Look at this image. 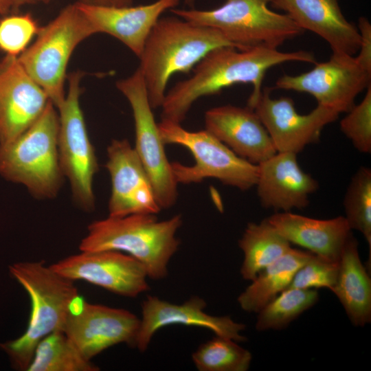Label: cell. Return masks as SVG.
Listing matches in <instances>:
<instances>
[{"mask_svg":"<svg viewBox=\"0 0 371 371\" xmlns=\"http://www.w3.org/2000/svg\"><path fill=\"white\" fill-rule=\"evenodd\" d=\"M291 61L316 63L313 54L304 50L284 52L266 47L247 50L231 46L216 48L194 66L190 78L177 82L166 93L161 106V120L181 124L196 100L238 83L253 86L247 105L252 109L262 90L266 72L273 66Z\"/></svg>","mask_w":371,"mask_h":371,"instance_id":"6da1fadb","label":"cell"},{"mask_svg":"<svg viewBox=\"0 0 371 371\" xmlns=\"http://www.w3.org/2000/svg\"><path fill=\"white\" fill-rule=\"evenodd\" d=\"M224 46L235 47L216 29L180 17L159 18L139 57V68L152 108L161 107L173 74L188 73L210 51Z\"/></svg>","mask_w":371,"mask_h":371,"instance_id":"7a4b0ae2","label":"cell"},{"mask_svg":"<svg viewBox=\"0 0 371 371\" xmlns=\"http://www.w3.org/2000/svg\"><path fill=\"white\" fill-rule=\"evenodd\" d=\"M182 223L180 214L166 220L151 214L108 216L89 225L79 249L125 253L144 265L148 278L160 280L168 276L169 262L179 247L177 233Z\"/></svg>","mask_w":371,"mask_h":371,"instance_id":"3957f363","label":"cell"},{"mask_svg":"<svg viewBox=\"0 0 371 371\" xmlns=\"http://www.w3.org/2000/svg\"><path fill=\"white\" fill-rule=\"evenodd\" d=\"M10 274L27 293L31 313L25 332L16 339L0 343L15 369L26 370L38 342L63 328L74 300L79 296L74 282L42 262H20L9 267Z\"/></svg>","mask_w":371,"mask_h":371,"instance_id":"277c9868","label":"cell"},{"mask_svg":"<svg viewBox=\"0 0 371 371\" xmlns=\"http://www.w3.org/2000/svg\"><path fill=\"white\" fill-rule=\"evenodd\" d=\"M57 109L49 101L39 117L12 142L0 146V175L35 198L57 196L64 176L59 161Z\"/></svg>","mask_w":371,"mask_h":371,"instance_id":"5b68a950","label":"cell"},{"mask_svg":"<svg viewBox=\"0 0 371 371\" xmlns=\"http://www.w3.org/2000/svg\"><path fill=\"white\" fill-rule=\"evenodd\" d=\"M271 0H226L210 10L172 8L179 17L196 25L213 27L239 50L257 47L278 49L301 35L302 30L287 14L271 10Z\"/></svg>","mask_w":371,"mask_h":371,"instance_id":"8992f818","label":"cell"},{"mask_svg":"<svg viewBox=\"0 0 371 371\" xmlns=\"http://www.w3.org/2000/svg\"><path fill=\"white\" fill-rule=\"evenodd\" d=\"M94 34L77 3L70 4L39 27L35 41L17 57L56 109L65 98L66 71L74 50Z\"/></svg>","mask_w":371,"mask_h":371,"instance_id":"52a82bcc","label":"cell"},{"mask_svg":"<svg viewBox=\"0 0 371 371\" xmlns=\"http://www.w3.org/2000/svg\"><path fill=\"white\" fill-rule=\"evenodd\" d=\"M158 128L165 145L182 146L190 150L194 159L191 166L170 162L177 183H199L214 178L242 191L256 186L258 165L238 156L207 130L189 131L181 124L167 120H161Z\"/></svg>","mask_w":371,"mask_h":371,"instance_id":"ba28073f","label":"cell"},{"mask_svg":"<svg viewBox=\"0 0 371 371\" xmlns=\"http://www.w3.org/2000/svg\"><path fill=\"white\" fill-rule=\"evenodd\" d=\"M82 76L80 71L69 75L68 91L57 109L58 148L63 175L69 182L74 202L82 210L91 212L95 208L93 181L98 163L80 103Z\"/></svg>","mask_w":371,"mask_h":371,"instance_id":"9c48e42d","label":"cell"},{"mask_svg":"<svg viewBox=\"0 0 371 371\" xmlns=\"http://www.w3.org/2000/svg\"><path fill=\"white\" fill-rule=\"evenodd\" d=\"M116 87L133 111V147L148 174L161 209H168L177 201L178 183L173 177L139 68L129 77L118 80Z\"/></svg>","mask_w":371,"mask_h":371,"instance_id":"30bf717a","label":"cell"},{"mask_svg":"<svg viewBox=\"0 0 371 371\" xmlns=\"http://www.w3.org/2000/svg\"><path fill=\"white\" fill-rule=\"evenodd\" d=\"M370 84L371 73L354 56L333 53L328 60L315 63L307 72L282 76L273 88L309 93L317 104L341 113L350 111L356 97Z\"/></svg>","mask_w":371,"mask_h":371,"instance_id":"8fae6325","label":"cell"},{"mask_svg":"<svg viewBox=\"0 0 371 371\" xmlns=\"http://www.w3.org/2000/svg\"><path fill=\"white\" fill-rule=\"evenodd\" d=\"M139 324L140 319L126 309L90 304L78 296L63 331L91 360L119 344L134 348Z\"/></svg>","mask_w":371,"mask_h":371,"instance_id":"7c38bea8","label":"cell"},{"mask_svg":"<svg viewBox=\"0 0 371 371\" xmlns=\"http://www.w3.org/2000/svg\"><path fill=\"white\" fill-rule=\"evenodd\" d=\"M49 267L71 281H86L126 297H137L150 289L144 265L118 251H80Z\"/></svg>","mask_w":371,"mask_h":371,"instance_id":"4fadbf2b","label":"cell"},{"mask_svg":"<svg viewBox=\"0 0 371 371\" xmlns=\"http://www.w3.org/2000/svg\"><path fill=\"white\" fill-rule=\"evenodd\" d=\"M265 88L252 106L267 129L277 153L297 155L319 141L324 128L337 120L339 113L317 104L307 114L299 113L289 97L273 99Z\"/></svg>","mask_w":371,"mask_h":371,"instance_id":"5bb4252c","label":"cell"},{"mask_svg":"<svg viewBox=\"0 0 371 371\" xmlns=\"http://www.w3.org/2000/svg\"><path fill=\"white\" fill-rule=\"evenodd\" d=\"M111 183L109 216L157 214L161 210L148 174L134 147L126 139H113L106 149Z\"/></svg>","mask_w":371,"mask_h":371,"instance_id":"9a60e30c","label":"cell"},{"mask_svg":"<svg viewBox=\"0 0 371 371\" xmlns=\"http://www.w3.org/2000/svg\"><path fill=\"white\" fill-rule=\"evenodd\" d=\"M205 300L192 296L181 304H174L155 295H148L141 306L142 317L135 347L141 352L147 350L157 331L171 325H184L210 330L215 335L236 342L247 338L241 334L245 325L229 316H214L207 313Z\"/></svg>","mask_w":371,"mask_h":371,"instance_id":"2e32d148","label":"cell"},{"mask_svg":"<svg viewBox=\"0 0 371 371\" xmlns=\"http://www.w3.org/2000/svg\"><path fill=\"white\" fill-rule=\"evenodd\" d=\"M49 100L18 58L0 60V146L24 133L41 115Z\"/></svg>","mask_w":371,"mask_h":371,"instance_id":"e0dca14e","label":"cell"},{"mask_svg":"<svg viewBox=\"0 0 371 371\" xmlns=\"http://www.w3.org/2000/svg\"><path fill=\"white\" fill-rule=\"evenodd\" d=\"M205 126L238 156L254 164L277 153L265 126L248 106L227 104L208 109L205 113Z\"/></svg>","mask_w":371,"mask_h":371,"instance_id":"ac0fdd59","label":"cell"},{"mask_svg":"<svg viewBox=\"0 0 371 371\" xmlns=\"http://www.w3.org/2000/svg\"><path fill=\"white\" fill-rule=\"evenodd\" d=\"M258 168L255 186L264 208L276 212L302 210L318 188L317 181L301 168L295 153H276Z\"/></svg>","mask_w":371,"mask_h":371,"instance_id":"d6986e66","label":"cell"},{"mask_svg":"<svg viewBox=\"0 0 371 371\" xmlns=\"http://www.w3.org/2000/svg\"><path fill=\"white\" fill-rule=\"evenodd\" d=\"M302 30L322 38L333 53L354 56L359 50L360 35L357 25L344 16L339 0H271Z\"/></svg>","mask_w":371,"mask_h":371,"instance_id":"ffe728a7","label":"cell"},{"mask_svg":"<svg viewBox=\"0 0 371 371\" xmlns=\"http://www.w3.org/2000/svg\"><path fill=\"white\" fill-rule=\"evenodd\" d=\"M179 0H157L148 5L133 7L91 5L76 2L91 25L95 34H109L124 43L138 58L146 41L159 19Z\"/></svg>","mask_w":371,"mask_h":371,"instance_id":"44dd1931","label":"cell"},{"mask_svg":"<svg viewBox=\"0 0 371 371\" xmlns=\"http://www.w3.org/2000/svg\"><path fill=\"white\" fill-rule=\"evenodd\" d=\"M266 219L290 243L337 262L352 234L344 216L316 219L290 212H278Z\"/></svg>","mask_w":371,"mask_h":371,"instance_id":"7402d4cb","label":"cell"},{"mask_svg":"<svg viewBox=\"0 0 371 371\" xmlns=\"http://www.w3.org/2000/svg\"><path fill=\"white\" fill-rule=\"evenodd\" d=\"M339 299L352 324L364 326L371 321V280L359 254L352 234L347 240L339 261L336 283L330 290Z\"/></svg>","mask_w":371,"mask_h":371,"instance_id":"603a6c76","label":"cell"},{"mask_svg":"<svg viewBox=\"0 0 371 371\" xmlns=\"http://www.w3.org/2000/svg\"><path fill=\"white\" fill-rule=\"evenodd\" d=\"M312 255L309 251L291 248L263 269L239 295L237 301L240 308L246 312L258 313L288 288L296 271Z\"/></svg>","mask_w":371,"mask_h":371,"instance_id":"cb8c5ba5","label":"cell"},{"mask_svg":"<svg viewBox=\"0 0 371 371\" xmlns=\"http://www.w3.org/2000/svg\"><path fill=\"white\" fill-rule=\"evenodd\" d=\"M238 246L244 254L240 275L250 281L291 248V243L266 218L259 223H249Z\"/></svg>","mask_w":371,"mask_h":371,"instance_id":"d4e9b609","label":"cell"},{"mask_svg":"<svg viewBox=\"0 0 371 371\" xmlns=\"http://www.w3.org/2000/svg\"><path fill=\"white\" fill-rule=\"evenodd\" d=\"M75 344L61 330L43 338L37 344L27 371H98Z\"/></svg>","mask_w":371,"mask_h":371,"instance_id":"484cf974","label":"cell"},{"mask_svg":"<svg viewBox=\"0 0 371 371\" xmlns=\"http://www.w3.org/2000/svg\"><path fill=\"white\" fill-rule=\"evenodd\" d=\"M318 300L316 289H287L257 313L256 328L258 331L284 328Z\"/></svg>","mask_w":371,"mask_h":371,"instance_id":"4316f807","label":"cell"},{"mask_svg":"<svg viewBox=\"0 0 371 371\" xmlns=\"http://www.w3.org/2000/svg\"><path fill=\"white\" fill-rule=\"evenodd\" d=\"M192 360L199 371H247L252 355L238 342L215 335L194 351Z\"/></svg>","mask_w":371,"mask_h":371,"instance_id":"83f0119b","label":"cell"},{"mask_svg":"<svg viewBox=\"0 0 371 371\" xmlns=\"http://www.w3.org/2000/svg\"><path fill=\"white\" fill-rule=\"evenodd\" d=\"M345 218L351 229L359 231L371 252V170L360 167L347 188L344 199Z\"/></svg>","mask_w":371,"mask_h":371,"instance_id":"f1b7e54d","label":"cell"},{"mask_svg":"<svg viewBox=\"0 0 371 371\" xmlns=\"http://www.w3.org/2000/svg\"><path fill=\"white\" fill-rule=\"evenodd\" d=\"M340 121V130L360 153H371V84L363 99Z\"/></svg>","mask_w":371,"mask_h":371,"instance_id":"f546056e","label":"cell"},{"mask_svg":"<svg viewBox=\"0 0 371 371\" xmlns=\"http://www.w3.org/2000/svg\"><path fill=\"white\" fill-rule=\"evenodd\" d=\"M39 27L30 14L7 16L0 21V50L18 57L27 47Z\"/></svg>","mask_w":371,"mask_h":371,"instance_id":"4dcf8cb0","label":"cell"},{"mask_svg":"<svg viewBox=\"0 0 371 371\" xmlns=\"http://www.w3.org/2000/svg\"><path fill=\"white\" fill-rule=\"evenodd\" d=\"M338 271L339 262L313 254L296 271L287 289L327 288L331 290L336 283Z\"/></svg>","mask_w":371,"mask_h":371,"instance_id":"1f68e13d","label":"cell"},{"mask_svg":"<svg viewBox=\"0 0 371 371\" xmlns=\"http://www.w3.org/2000/svg\"><path fill=\"white\" fill-rule=\"evenodd\" d=\"M357 27L360 35V45L355 59L364 69L371 73V24L367 18L361 16Z\"/></svg>","mask_w":371,"mask_h":371,"instance_id":"d6a6232c","label":"cell"},{"mask_svg":"<svg viewBox=\"0 0 371 371\" xmlns=\"http://www.w3.org/2000/svg\"><path fill=\"white\" fill-rule=\"evenodd\" d=\"M133 0H78V2L91 5L109 7L131 6Z\"/></svg>","mask_w":371,"mask_h":371,"instance_id":"836d02e7","label":"cell"},{"mask_svg":"<svg viewBox=\"0 0 371 371\" xmlns=\"http://www.w3.org/2000/svg\"><path fill=\"white\" fill-rule=\"evenodd\" d=\"M50 0H10L11 10H17L25 5L36 4L40 3H47Z\"/></svg>","mask_w":371,"mask_h":371,"instance_id":"e575fe53","label":"cell"},{"mask_svg":"<svg viewBox=\"0 0 371 371\" xmlns=\"http://www.w3.org/2000/svg\"><path fill=\"white\" fill-rule=\"evenodd\" d=\"M11 10L10 0H0V14H8Z\"/></svg>","mask_w":371,"mask_h":371,"instance_id":"d590c367","label":"cell"},{"mask_svg":"<svg viewBox=\"0 0 371 371\" xmlns=\"http://www.w3.org/2000/svg\"><path fill=\"white\" fill-rule=\"evenodd\" d=\"M184 1H185V3H186L188 5L193 7L194 0H184Z\"/></svg>","mask_w":371,"mask_h":371,"instance_id":"8d00e7d4","label":"cell"}]
</instances>
